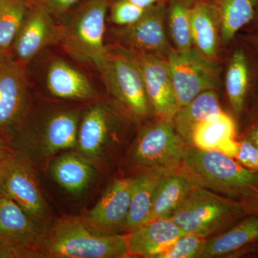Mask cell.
Segmentation results:
<instances>
[{
    "mask_svg": "<svg viewBox=\"0 0 258 258\" xmlns=\"http://www.w3.org/2000/svg\"><path fill=\"white\" fill-rule=\"evenodd\" d=\"M40 258L128 257L127 235L97 234L82 217H66L47 226L37 248Z\"/></svg>",
    "mask_w": 258,
    "mask_h": 258,
    "instance_id": "6da1fadb",
    "label": "cell"
},
{
    "mask_svg": "<svg viewBox=\"0 0 258 258\" xmlns=\"http://www.w3.org/2000/svg\"><path fill=\"white\" fill-rule=\"evenodd\" d=\"M180 169L198 186L227 198L240 200L258 190V172L217 151L188 146Z\"/></svg>",
    "mask_w": 258,
    "mask_h": 258,
    "instance_id": "7a4b0ae2",
    "label": "cell"
},
{
    "mask_svg": "<svg viewBox=\"0 0 258 258\" xmlns=\"http://www.w3.org/2000/svg\"><path fill=\"white\" fill-rule=\"evenodd\" d=\"M246 215L240 200L195 186L170 217L186 234L204 238L226 230Z\"/></svg>",
    "mask_w": 258,
    "mask_h": 258,
    "instance_id": "3957f363",
    "label": "cell"
},
{
    "mask_svg": "<svg viewBox=\"0 0 258 258\" xmlns=\"http://www.w3.org/2000/svg\"><path fill=\"white\" fill-rule=\"evenodd\" d=\"M96 66L108 94L125 114L136 119L150 115L152 108L142 74L129 49L107 47L106 55Z\"/></svg>",
    "mask_w": 258,
    "mask_h": 258,
    "instance_id": "277c9868",
    "label": "cell"
},
{
    "mask_svg": "<svg viewBox=\"0 0 258 258\" xmlns=\"http://www.w3.org/2000/svg\"><path fill=\"white\" fill-rule=\"evenodd\" d=\"M188 146L173 122L158 120L139 134L131 159L139 173L162 176L180 169Z\"/></svg>",
    "mask_w": 258,
    "mask_h": 258,
    "instance_id": "5b68a950",
    "label": "cell"
},
{
    "mask_svg": "<svg viewBox=\"0 0 258 258\" xmlns=\"http://www.w3.org/2000/svg\"><path fill=\"white\" fill-rule=\"evenodd\" d=\"M28 85L23 67L11 54L0 55V143L10 149L28 113Z\"/></svg>",
    "mask_w": 258,
    "mask_h": 258,
    "instance_id": "8992f818",
    "label": "cell"
},
{
    "mask_svg": "<svg viewBox=\"0 0 258 258\" xmlns=\"http://www.w3.org/2000/svg\"><path fill=\"white\" fill-rule=\"evenodd\" d=\"M108 3L109 0H88L69 26L62 28L60 40L68 50L95 64L106 54L104 33Z\"/></svg>",
    "mask_w": 258,
    "mask_h": 258,
    "instance_id": "52a82bcc",
    "label": "cell"
},
{
    "mask_svg": "<svg viewBox=\"0 0 258 258\" xmlns=\"http://www.w3.org/2000/svg\"><path fill=\"white\" fill-rule=\"evenodd\" d=\"M47 226L0 191V258H40L37 245Z\"/></svg>",
    "mask_w": 258,
    "mask_h": 258,
    "instance_id": "ba28073f",
    "label": "cell"
},
{
    "mask_svg": "<svg viewBox=\"0 0 258 258\" xmlns=\"http://www.w3.org/2000/svg\"><path fill=\"white\" fill-rule=\"evenodd\" d=\"M0 191L37 221L47 225L50 217L32 161L12 152L0 166Z\"/></svg>",
    "mask_w": 258,
    "mask_h": 258,
    "instance_id": "9c48e42d",
    "label": "cell"
},
{
    "mask_svg": "<svg viewBox=\"0 0 258 258\" xmlns=\"http://www.w3.org/2000/svg\"><path fill=\"white\" fill-rule=\"evenodd\" d=\"M166 60L180 108L202 93L217 88L218 67L195 49L181 51L172 48Z\"/></svg>",
    "mask_w": 258,
    "mask_h": 258,
    "instance_id": "30bf717a",
    "label": "cell"
},
{
    "mask_svg": "<svg viewBox=\"0 0 258 258\" xmlns=\"http://www.w3.org/2000/svg\"><path fill=\"white\" fill-rule=\"evenodd\" d=\"M129 50L138 64L148 99L158 119L173 122L180 106L166 58L142 51Z\"/></svg>",
    "mask_w": 258,
    "mask_h": 258,
    "instance_id": "8fae6325",
    "label": "cell"
},
{
    "mask_svg": "<svg viewBox=\"0 0 258 258\" xmlns=\"http://www.w3.org/2000/svg\"><path fill=\"white\" fill-rule=\"evenodd\" d=\"M166 1L159 0L146 9L137 22L120 29L118 37L131 50L166 58L172 48L166 36Z\"/></svg>",
    "mask_w": 258,
    "mask_h": 258,
    "instance_id": "7c38bea8",
    "label": "cell"
},
{
    "mask_svg": "<svg viewBox=\"0 0 258 258\" xmlns=\"http://www.w3.org/2000/svg\"><path fill=\"white\" fill-rule=\"evenodd\" d=\"M133 189V178L115 179L109 185L94 208L82 217L94 232L116 234L123 229L128 216Z\"/></svg>",
    "mask_w": 258,
    "mask_h": 258,
    "instance_id": "4fadbf2b",
    "label": "cell"
},
{
    "mask_svg": "<svg viewBox=\"0 0 258 258\" xmlns=\"http://www.w3.org/2000/svg\"><path fill=\"white\" fill-rule=\"evenodd\" d=\"M79 115L74 111H60L47 121L41 137L19 144L11 152L31 159L34 155L51 156L60 151L77 147Z\"/></svg>",
    "mask_w": 258,
    "mask_h": 258,
    "instance_id": "5bb4252c",
    "label": "cell"
},
{
    "mask_svg": "<svg viewBox=\"0 0 258 258\" xmlns=\"http://www.w3.org/2000/svg\"><path fill=\"white\" fill-rule=\"evenodd\" d=\"M62 28L56 26L52 15L32 6L13 45V58L22 67L52 42L60 40Z\"/></svg>",
    "mask_w": 258,
    "mask_h": 258,
    "instance_id": "9a60e30c",
    "label": "cell"
},
{
    "mask_svg": "<svg viewBox=\"0 0 258 258\" xmlns=\"http://www.w3.org/2000/svg\"><path fill=\"white\" fill-rule=\"evenodd\" d=\"M184 235L171 219L145 222L127 235L129 255L158 258Z\"/></svg>",
    "mask_w": 258,
    "mask_h": 258,
    "instance_id": "2e32d148",
    "label": "cell"
},
{
    "mask_svg": "<svg viewBox=\"0 0 258 258\" xmlns=\"http://www.w3.org/2000/svg\"><path fill=\"white\" fill-rule=\"evenodd\" d=\"M236 125L232 117L222 111L194 129L190 146L203 150L217 151L235 159L239 150Z\"/></svg>",
    "mask_w": 258,
    "mask_h": 258,
    "instance_id": "e0dca14e",
    "label": "cell"
},
{
    "mask_svg": "<svg viewBox=\"0 0 258 258\" xmlns=\"http://www.w3.org/2000/svg\"><path fill=\"white\" fill-rule=\"evenodd\" d=\"M195 186L197 184L181 169L161 176L153 194L147 222L170 218Z\"/></svg>",
    "mask_w": 258,
    "mask_h": 258,
    "instance_id": "ac0fdd59",
    "label": "cell"
},
{
    "mask_svg": "<svg viewBox=\"0 0 258 258\" xmlns=\"http://www.w3.org/2000/svg\"><path fill=\"white\" fill-rule=\"evenodd\" d=\"M47 86L53 96L64 99L88 100L96 96L89 80L63 61L52 62L49 68Z\"/></svg>",
    "mask_w": 258,
    "mask_h": 258,
    "instance_id": "d6986e66",
    "label": "cell"
},
{
    "mask_svg": "<svg viewBox=\"0 0 258 258\" xmlns=\"http://www.w3.org/2000/svg\"><path fill=\"white\" fill-rule=\"evenodd\" d=\"M223 43H229L240 30L253 20L257 0H210Z\"/></svg>",
    "mask_w": 258,
    "mask_h": 258,
    "instance_id": "ffe728a7",
    "label": "cell"
},
{
    "mask_svg": "<svg viewBox=\"0 0 258 258\" xmlns=\"http://www.w3.org/2000/svg\"><path fill=\"white\" fill-rule=\"evenodd\" d=\"M222 111L217 93L215 90H210L199 95L186 106L181 107L173 119V124L180 137L190 145L195 127Z\"/></svg>",
    "mask_w": 258,
    "mask_h": 258,
    "instance_id": "44dd1931",
    "label": "cell"
},
{
    "mask_svg": "<svg viewBox=\"0 0 258 258\" xmlns=\"http://www.w3.org/2000/svg\"><path fill=\"white\" fill-rule=\"evenodd\" d=\"M216 17L210 0H195L191 10L193 45L200 54L212 60L218 47Z\"/></svg>",
    "mask_w": 258,
    "mask_h": 258,
    "instance_id": "7402d4cb",
    "label": "cell"
},
{
    "mask_svg": "<svg viewBox=\"0 0 258 258\" xmlns=\"http://www.w3.org/2000/svg\"><path fill=\"white\" fill-rule=\"evenodd\" d=\"M108 118L100 106L90 108L83 116L78 133L77 147L85 159H97L103 153L108 136Z\"/></svg>",
    "mask_w": 258,
    "mask_h": 258,
    "instance_id": "603a6c76",
    "label": "cell"
},
{
    "mask_svg": "<svg viewBox=\"0 0 258 258\" xmlns=\"http://www.w3.org/2000/svg\"><path fill=\"white\" fill-rule=\"evenodd\" d=\"M247 218L230 230L211 239H207L202 258L220 257L232 253L258 240V215Z\"/></svg>",
    "mask_w": 258,
    "mask_h": 258,
    "instance_id": "cb8c5ba5",
    "label": "cell"
},
{
    "mask_svg": "<svg viewBox=\"0 0 258 258\" xmlns=\"http://www.w3.org/2000/svg\"><path fill=\"white\" fill-rule=\"evenodd\" d=\"M51 171L56 182L73 195L84 191L94 175V170L87 159L72 154L56 159Z\"/></svg>",
    "mask_w": 258,
    "mask_h": 258,
    "instance_id": "d4e9b609",
    "label": "cell"
},
{
    "mask_svg": "<svg viewBox=\"0 0 258 258\" xmlns=\"http://www.w3.org/2000/svg\"><path fill=\"white\" fill-rule=\"evenodd\" d=\"M161 176L139 173L133 178V189L123 230L132 232L147 222L152 209L153 194Z\"/></svg>",
    "mask_w": 258,
    "mask_h": 258,
    "instance_id": "484cf974",
    "label": "cell"
},
{
    "mask_svg": "<svg viewBox=\"0 0 258 258\" xmlns=\"http://www.w3.org/2000/svg\"><path fill=\"white\" fill-rule=\"evenodd\" d=\"M31 7L29 0H0V55L10 54Z\"/></svg>",
    "mask_w": 258,
    "mask_h": 258,
    "instance_id": "4316f807",
    "label": "cell"
},
{
    "mask_svg": "<svg viewBox=\"0 0 258 258\" xmlns=\"http://www.w3.org/2000/svg\"><path fill=\"white\" fill-rule=\"evenodd\" d=\"M249 82L247 57L243 50H236L227 68L225 87L230 106L237 114H240L243 108Z\"/></svg>",
    "mask_w": 258,
    "mask_h": 258,
    "instance_id": "83f0119b",
    "label": "cell"
},
{
    "mask_svg": "<svg viewBox=\"0 0 258 258\" xmlns=\"http://www.w3.org/2000/svg\"><path fill=\"white\" fill-rule=\"evenodd\" d=\"M166 14L169 32L176 50L187 51L193 48L191 30V10L195 0H169Z\"/></svg>",
    "mask_w": 258,
    "mask_h": 258,
    "instance_id": "f1b7e54d",
    "label": "cell"
},
{
    "mask_svg": "<svg viewBox=\"0 0 258 258\" xmlns=\"http://www.w3.org/2000/svg\"><path fill=\"white\" fill-rule=\"evenodd\" d=\"M206 240V238L200 236L186 234L179 237L158 258L200 257L205 248Z\"/></svg>",
    "mask_w": 258,
    "mask_h": 258,
    "instance_id": "f546056e",
    "label": "cell"
},
{
    "mask_svg": "<svg viewBox=\"0 0 258 258\" xmlns=\"http://www.w3.org/2000/svg\"><path fill=\"white\" fill-rule=\"evenodd\" d=\"M145 10L129 0H116L112 5L111 20L116 25L127 26L137 22Z\"/></svg>",
    "mask_w": 258,
    "mask_h": 258,
    "instance_id": "4dcf8cb0",
    "label": "cell"
},
{
    "mask_svg": "<svg viewBox=\"0 0 258 258\" xmlns=\"http://www.w3.org/2000/svg\"><path fill=\"white\" fill-rule=\"evenodd\" d=\"M239 142V150L235 159L240 165L254 172H258V147L248 138Z\"/></svg>",
    "mask_w": 258,
    "mask_h": 258,
    "instance_id": "1f68e13d",
    "label": "cell"
},
{
    "mask_svg": "<svg viewBox=\"0 0 258 258\" xmlns=\"http://www.w3.org/2000/svg\"><path fill=\"white\" fill-rule=\"evenodd\" d=\"M31 6L46 10L50 15L63 14L80 0H29Z\"/></svg>",
    "mask_w": 258,
    "mask_h": 258,
    "instance_id": "d6a6232c",
    "label": "cell"
},
{
    "mask_svg": "<svg viewBox=\"0 0 258 258\" xmlns=\"http://www.w3.org/2000/svg\"><path fill=\"white\" fill-rule=\"evenodd\" d=\"M247 137L258 147V120L249 129Z\"/></svg>",
    "mask_w": 258,
    "mask_h": 258,
    "instance_id": "836d02e7",
    "label": "cell"
},
{
    "mask_svg": "<svg viewBox=\"0 0 258 258\" xmlns=\"http://www.w3.org/2000/svg\"><path fill=\"white\" fill-rule=\"evenodd\" d=\"M129 1L143 9H147L149 7L156 4L159 0H129Z\"/></svg>",
    "mask_w": 258,
    "mask_h": 258,
    "instance_id": "e575fe53",
    "label": "cell"
},
{
    "mask_svg": "<svg viewBox=\"0 0 258 258\" xmlns=\"http://www.w3.org/2000/svg\"><path fill=\"white\" fill-rule=\"evenodd\" d=\"M11 153V151H10L8 148L5 147L3 144L0 143V166H1L5 159H6Z\"/></svg>",
    "mask_w": 258,
    "mask_h": 258,
    "instance_id": "d590c367",
    "label": "cell"
},
{
    "mask_svg": "<svg viewBox=\"0 0 258 258\" xmlns=\"http://www.w3.org/2000/svg\"><path fill=\"white\" fill-rule=\"evenodd\" d=\"M247 41L251 46L258 50V34L257 35H250L247 37Z\"/></svg>",
    "mask_w": 258,
    "mask_h": 258,
    "instance_id": "8d00e7d4",
    "label": "cell"
},
{
    "mask_svg": "<svg viewBox=\"0 0 258 258\" xmlns=\"http://www.w3.org/2000/svg\"><path fill=\"white\" fill-rule=\"evenodd\" d=\"M258 10V0H257V11Z\"/></svg>",
    "mask_w": 258,
    "mask_h": 258,
    "instance_id": "74e56055",
    "label": "cell"
}]
</instances>
